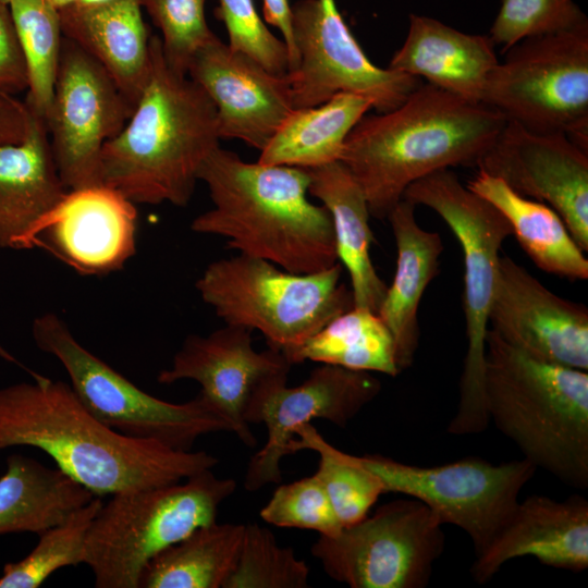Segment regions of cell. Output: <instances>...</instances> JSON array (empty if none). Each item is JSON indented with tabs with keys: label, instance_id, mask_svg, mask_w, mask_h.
Wrapping results in <instances>:
<instances>
[{
	"label": "cell",
	"instance_id": "1",
	"mask_svg": "<svg viewBox=\"0 0 588 588\" xmlns=\"http://www.w3.org/2000/svg\"><path fill=\"white\" fill-rule=\"evenodd\" d=\"M0 389V451L33 446L96 497L175 483L219 462L132 438L99 421L70 383L40 373Z\"/></svg>",
	"mask_w": 588,
	"mask_h": 588
},
{
	"label": "cell",
	"instance_id": "2",
	"mask_svg": "<svg viewBox=\"0 0 588 588\" xmlns=\"http://www.w3.org/2000/svg\"><path fill=\"white\" fill-rule=\"evenodd\" d=\"M506 121L489 106L420 84L395 109L364 115L339 161L363 191L370 216L387 219L417 180L442 169L476 167Z\"/></svg>",
	"mask_w": 588,
	"mask_h": 588
},
{
	"label": "cell",
	"instance_id": "3",
	"mask_svg": "<svg viewBox=\"0 0 588 588\" xmlns=\"http://www.w3.org/2000/svg\"><path fill=\"white\" fill-rule=\"evenodd\" d=\"M198 181L212 207L194 218V232L223 237L229 248L292 273H315L339 262L331 216L307 197V169L246 162L219 146Z\"/></svg>",
	"mask_w": 588,
	"mask_h": 588
},
{
	"label": "cell",
	"instance_id": "4",
	"mask_svg": "<svg viewBox=\"0 0 588 588\" xmlns=\"http://www.w3.org/2000/svg\"><path fill=\"white\" fill-rule=\"evenodd\" d=\"M147 84L122 130L106 143L101 181L132 203L185 207L199 170L218 148L217 110L204 89L172 69L150 37Z\"/></svg>",
	"mask_w": 588,
	"mask_h": 588
},
{
	"label": "cell",
	"instance_id": "5",
	"mask_svg": "<svg viewBox=\"0 0 588 588\" xmlns=\"http://www.w3.org/2000/svg\"><path fill=\"white\" fill-rule=\"evenodd\" d=\"M483 396L489 421L523 457L565 485L588 487V373L535 359L491 329Z\"/></svg>",
	"mask_w": 588,
	"mask_h": 588
},
{
	"label": "cell",
	"instance_id": "6",
	"mask_svg": "<svg viewBox=\"0 0 588 588\" xmlns=\"http://www.w3.org/2000/svg\"><path fill=\"white\" fill-rule=\"evenodd\" d=\"M341 277L340 262L315 273H292L236 253L211 261L195 287L225 324L259 331L289 362L310 336L354 307Z\"/></svg>",
	"mask_w": 588,
	"mask_h": 588
},
{
	"label": "cell",
	"instance_id": "7",
	"mask_svg": "<svg viewBox=\"0 0 588 588\" xmlns=\"http://www.w3.org/2000/svg\"><path fill=\"white\" fill-rule=\"evenodd\" d=\"M236 490L232 478L211 469L166 486L112 494L88 529L83 564L97 588H138L157 554L217 520L219 506Z\"/></svg>",
	"mask_w": 588,
	"mask_h": 588
},
{
	"label": "cell",
	"instance_id": "8",
	"mask_svg": "<svg viewBox=\"0 0 588 588\" xmlns=\"http://www.w3.org/2000/svg\"><path fill=\"white\" fill-rule=\"evenodd\" d=\"M403 199L437 212L462 248L464 262L463 309L467 350L460 380L457 411L448 425L453 436L482 432L489 421L483 396V370L488 317L492 303L500 249L512 229L489 201L463 185L450 169L412 183Z\"/></svg>",
	"mask_w": 588,
	"mask_h": 588
},
{
	"label": "cell",
	"instance_id": "9",
	"mask_svg": "<svg viewBox=\"0 0 588 588\" xmlns=\"http://www.w3.org/2000/svg\"><path fill=\"white\" fill-rule=\"evenodd\" d=\"M32 335L40 351L61 363L71 388L87 411L115 431L180 451H191L204 434L232 432L230 421L199 393L176 404L139 389L85 348L54 313L37 317Z\"/></svg>",
	"mask_w": 588,
	"mask_h": 588
},
{
	"label": "cell",
	"instance_id": "10",
	"mask_svg": "<svg viewBox=\"0 0 588 588\" xmlns=\"http://www.w3.org/2000/svg\"><path fill=\"white\" fill-rule=\"evenodd\" d=\"M489 75L481 103L536 133H560L588 151V23L529 37Z\"/></svg>",
	"mask_w": 588,
	"mask_h": 588
},
{
	"label": "cell",
	"instance_id": "11",
	"mask_svg": "<svg viewBox=\"0 0 588 588\" xmlns=\"http://www.w3.org/2000/svg\"><path fill=\"white\" fill-rule=\"evenodd\" d=\"M442 526L422 502L397 499L335 536L319 535L310 553L351 588H424L444 551Z\"/></svg>",
	"mask_w": 588,
	"mask_h": 588
},
{
	"label": "cell",
	"instance_id": "12",
	"mask_svg": "<svg viewBox=\"0 0 588 588\" xmlns=\"http://www.w3.org/2000/svg\"><path fill=\"white\" fill-rule=\"evenodd\" d=\"M376 475L385 493H400L427 505L442 525H454L471 540L476 556L512 516L536 467L526 458L501 464L468 457L437 466H416L381 455L356 456Z\"/></svg>",
	"mask_w": 588,
	"mask_h": 588
},
{
	"label": "cell",
	"instance_id": "13",
	"mask_svg": "<svg viewBox=\"0 0 588 588\" xmlns=\"http://www.w3.org/2000/svg\"><path fill=\"white\" fill-rule=\"evenodd\" d=\"M297 65L287 73L294 109L319 106L336 94L368 98L378 113L399 107L420 78L373 64L334 0H299L292 7Z\"/></svg>",
	"mask_w": 588,
	"mask_h": 588
},
{
	"label": "cell",
	"instance_id": "14",
	"mask_svg": "<svg viewBox=\"0 0 588 588\" xmlns=\"http://www.w3.org/2000/svg\"><path fill=\"white\" fill-rule=\"evenodd\" d=\"M133 110L100 63L63 36L45 124L57 171L68 191L102 184V149Z\"/></svg>",
	"mask_w": 588,
	"mask_h": 588
},
{
	"label": "cell",
	"instance_id": "15",
	"mask_svg": "<svg viewBox=\"0 0 588 588\" xmlns=\"http://www.w3.org/2000/svg\"><path fill=\"white\" fill-rule=\"evenodd\" d=\"M287 372L264 381L245 413L249 424L267 428L265 445L250 458L244 487L256 491L281 481V461L289 455L294 431L313 419L344 428L381 391L372 372L320 364L296 387L287 385Z\"/></svg>",
	"mask_w": 588,
	"mask_h": 588
},
{
	"label": "cell",
	"instance_id": "16",
	"mask_svg": "<svg viewBox=\"0 0 588 588\" xmlns=\"http://www.w3.org/2000/svg\"><path fill=\"white\" fill-rule=\"evenodd\" d=\"M476 167L549 205L588 250V151L566 135L536 133L506 121Z\"/></svg>",
	"mask_w": 588,
	"mask_h": 588
},
{
	"label": "cell",
	"instance_id": "17",
	"mask_svg": "<svg viewBox=\"0 0 588 588\" xmlns=\"http://www.w3.org/2000/svg\"><path fill=\"white\" fill-rule=\"evenodd\" d=\"M489 329L526 355L588 370V309L548 290L509 256H500Z\"/></svg>",
	"mask_w": 588,
	"mask_h": 588
},
{
	"label": "cell",
	"instance_id": "18",
	"mask_svg": "<svg viewBox=\"0 0 588 588\" xmlns=\"http://www.w3.org/2000/svg\"><path fill=\"white\" fill-rule=\"evenodd\" d=\"M252 331L225 324L207 335H188L169 368L157 380L172 384L193 380L201 394L232 426V432L247 446L256 439L245 420L249 401L267 379L290 371L291 364L280 352L254 348Z\"/></svg>",
	"mask_w": 588,
	"mask_h": 588
},
{
	"label": "cell",
	"instance_id": "19",
	"mask_svg": "<svg viewBox=\"0 0 588 588\" xmlns=\"http://www.w3.org/2000/svg\"><path fill=\"white\" fill-rule=\"evenodd\" d=\"M136 205L105 184L70 189L40 220L30 248L40 246L83 275L124 267L136 253Z\"/></svg>",
	"mask_w": 588,
	"mask_h": 588
},
{
	"label": "cell",
	"instance_id": "20",
	"mask_svg": "<svg viewBox=\"0 0 588 588\" xmlns=\"http://www.w3.org/2000/svg\"><path fill=\"white\" fill-rule=\"evenodd\" d=\"M187 76L217 110L220 139H240L261 151L293 112L286 75H275L219 37L192 58Z\"/></svg>",
	"mask_w": 588,
	"mask_h": 588
},
{
	"label": "cell",
	"instance_id": "21",
	"mask_svg": "<svg viewBox=\"0 0 588 588\" xmlns=\"http://www.w3.org/2000/svg\"><path fill=\"white\" fill-rule=\"evenodd\" d=\"M535 558L559 569L588 567V501L580 495L558 501L532 494L519 501L506 525L476 556L470 573L478 584L490 580L506 562Z\"/></svg>",
	"mask_w": 588,
	"mask_h": 588
},
{
	"label": "cell",
	"instance_id": "22",
	"mask_svg": "<svg viewBox=\"0 0 588 588\" xmlns=\"http://www.w3.org/2000/svg\"><path fill=\"white\" fill-rule=\"evenodd\" d=\"M489 36L460 32L438 20L409 15L403 45L388 68L471 102H480L490 73L499 63Z\"/></svg>",
	"mask_w": 588,
	"mask_h": 588
},
{
	"label": "cell",
	"instance_id": "23",
	"mask_svg": "<svg viewBox=\"0 0 588 588\" xmlns=\"http://www.w3.org/2000/svg\"><path fill=\"white\" fill-rule=\"evenodd\" d=\"M142 11L139 0L59 10L63 36L97 60L133 106L151 65L150 37Z\"/></svg>",
	"mask_w": 588,
	"mask_h": 588
},
{
	"label": "cell",
	"instance_id": "24",
	"mask_svg": "<svg viewBox=\"0 0 588 588\" xmlns=\"http://www.w3.org/2000/svg\"><path fill=\"white\" fill-rule=\"evenodd\" d=\"M66 192L45 121L33 113L26 138L0 147V247L30 248L35 228Z\"/></svg>",
	"mask_w": 588,
	"mask_h": 588
},
{
	"label": "cell",
	"instance_id": "25",
	"mask_svg": "<svg viewBox=\"0 0 588 588\" xmlns=\"http://www.w3.org/2000/svg\"><path fill=\"white\" fill-rule=\"evenodd\" d=\"M415 205L402 199L387 219L396 245V268L377 311L391 332L396 364L402 372L412 366L419 345L418 309L425 291L439 272L441 236L422 229Z\"/></svg>",
	"mask_w": 588,
	"mask_h": 588
},
{
	"label": "cell",
	"instance_id": "26",
	"mask_svg": "<svg viewBox=\"0 0 588 588\" xmlns=\"http://www.w3.org/2000/svg\"><path fill=\"white\" fill-rule=\"evenodd\" d=\"M307 171L308 193L318 198L331 216L338 260L348 272L354 306L377 313L388 285L370 257L373 234L366 197L340 161Z\"/></svg>",
	"mask_w": 588,
	"mask_h": 588
},
{
	"label": "cell",
	"instance_id": "27",
	"mask_svg": "<svg viewBox=\"0 0 588 588\" xmlns=\"http://www.w3.org/2000/svg\"><path fill=\"white\" fill-rule=\"evenodd\" d=\"M466 186L503 215L512 235L539 269L572 281L588 279L584 250L553 208L516 193L502 180L479 170Z\"/></svg>",
	"mask_w": 588,
	"mask_h": 588
},
{
	"label": "cell",
	"instance_id": "28",
	"mask_svg": "<svg viewBox=\"0 0 588 588\" xmlns=\"http://www.w3.org/2000/svg\"><path fill=\"white\" fill-rule=\"evenodd\" d=\"M95 497L58 467L12 454L0 477V535H39Z\"/></svg>",
	"mask_w": 588,
	"mask_h": 588
},
{
	"label": "cell",
	"instance_id": "29",
	"mask_svg": "<svg viewBox=\"0 0 588 588\" xmlns=\"http://www.w3.org/2000/svg\"><path fill=\"white\" fill-rule=\"evenodd\" d=\"M371 108L368 98L341 93L319 106L294 109L258 162L310 169L339 161L346 137Z\"/></svg>",
	"mask_w": 588,
	"mask_h": 588
},
{
	"label": "cell",
	"instance_id": "30",
	"mask_svg": "<svg viewBox=\"0 0 588 588\" xmlns=\"http://www.w3.org/2000/svg\"><path fill=\"white\" fill-rule=\"evenodd\" d=\"M245 524L212 522L167 548L144 568L138 588H223Z\"/></svg>",
	"mask_w": 588,
	"mask_h": 588
},
{
	"label": "cell",
	"instance_id": "31",
	"mask_svg": "<svg viewBox=\"0 0 588 588\" xmlns=\"http://www.w3.org/2000/svg\"><path fill=\"white\" fill-rule=\"evenodd\" d=\"M311 360L352 370L401 373L394 340L379 315L353 307L328 322L289 358L291 365Z\"/></svg>",
	"mask_w": 588,
	"mask_h": 588
},
{
	"label": "cell",
	"instance_id": "32",
	"mask_svg": "<svg viewBox=\"0 0 588 588\" xmlns=\"http://www.w3.org/2000/svg\"><path fill=\"white\" fill-rule=\"evenodd\" d=\"M8 5L27 72L25 102L45 121L63 40L60 13L48 0H11Z\"/></svg>",
	"mask_w": 588,
	"mask_h": 588
},
{
	"label": "cell",
	"instance_id": "33",
	"mask_svg": "<svg viewBox=\"0 0 588 588\" xmlns=\"http://www.w3.org/2000/svg\"><path fill=\"white\" fill-rule=\"evenodd\" d=\"M302 450H311L319 455L315 474L343 527L366 517L379 497L385 493L379 478L360 465L355 455L332 446L310 422L294 431L289 446L290 454Z\"/></svg>",
	"mask_w": 588,
	"mask_h": 588
},
{
	"label": "cell",
	"instance_id": "34",
	"mask_svg": "<svg viewBox=\"0 0 588 588\" xmlns=\"http://www.w3.org/2000/svg\"><path fill=\"white\" fill-rule=\"evenodd\" d=\"M102 503L101 497H95L61 523L40 532L29 554L4 564L0 588H38L57 569L83 563L85 539Z\"/></svg>",
	"mask_w": 588,
	"mask_h": 588
},
{
	"label": "cell",
	"instance_id": "35",
	"mask_svg": "<svg viewBox=\"0 0 588 588\" xmlns=\"http://www.w3.org/2000/svg\"><path fill=\"white\" fill-rule=\"evenodd\" d=\"M308 579V565L293 548L281 546L269 529L249 523L223 588H306Z\"/></svg>",
	"mask_w": 588,
	"mask_h": 588
},
{
	"label": "cell",
	"instance_id": "36",
	"mask_svg": "<svg viewBox=\"0 0 588 588\" xmlns=\"http://www.w3.org/2000/svg\"><path fill=\"white\" fill-rule=\"evenodd\" d=\"M207 0H139L142 9L161 32L168 64L186 74L194 54L218 37L205 16Z\"/></svg>",
	"mask_w": 588,
	"mask_h": 588
},
{
	"label": "cell",
	"instance_id": "37",
	"mask_svg": "<svg viewBox=\"0 0 588 588\" xmlns=\"http://www.w3.org/2000/svg\"><path fill=\"white\" fill-rule=\"evenodd\" d=\"M588 23L573 0H502L489 37L504 53L523 39Z\"/></svg>",
	"mask_w": 588,
	"mask_h": 588
},
{
	"label": "cell",
	"instance_id": "38",
	"mask_svg": "<svg viewBox=\"0 0 588 588\" xmlns=\"http://www.w3.org/2000/svg\"><path fill=\"white\" fill-rule=\"evenodd\" d=\"M260 517L273 526L309 529L322 536H335L343 528L316 474L279 486Z\"/></svg>",
	"mask_w": 588,
	"mask_h": 588
},
{
	"label": "cell",
	"instance_id": "39",
	"mask_svg": "<svg viewBox=\"0 0 588 588\" xmlns=\"http://www.w3.org/2000/svg\"><path fill=\"white\" fill-rule=\"evenodd\" d=\"M216 15L223 22L233 50L249 56L275 75L289 73L287 47L261 21L253 0H219Z\"/></svg>",
	"mask_w": 588,
	"mask_h": 588
},
{
	"label": "cell",
	"instance_id": "40",
	"mask_svg": "<svg viewBox=\"0 0 588 588\" xmlns=\"http://www.w3.org/2000/svg\"><path fill=\"white\" fill-rule=\"evenodd\" d=\"M27 89V72L8 4L0 2V91Z\"/></svg>",
	"mask_w": 588,
	"mask_h": 588
},
{
	"label": "cell",
	"instance_id": "41",
	"mask_svg": "<svg viewBox=\"0 0 588 588\" xmlns=\"http://www.w3.org/2000/svg\"><path fill=\"white\" fill-rule=\"evenodd\" d=\"M32 118L25 101L0 91V147L22 143L28 134Z\"/></svg>",
	"mask_w": 588,
	"mask_h": 588
},
{
	"label": "cell",
	"instance_id": "42",
	"mask_svg": "<svg viewBox=\"0 0 588 588\" xmlns=\"http://www.w3.org/2000/svg\"><path fill=\"white\" fill-rule=\"evenodd\" d=\"M264 17L266 22L277 27L282 34L290 58V71L297 65L292 32V7L289 0H264Z\"/></svg>",
	"mask_w": 588,
	"mask_h": 588
},
{
	"label": "cell",
	"instance_id": "43",
	"mask_svg": "<svg viewBox=\"0 0 588 588\" xmlns=\"http://www.w3.org/2000/svg\"><path fill=\"white\" fill-rule=\"evenodd\" d=\"M0 358H2L5 362L21 366L22 368L27 370L29 373L33 372V370H29L28 368L20 364V362L1 343H0Z\"/></svg>",
	"mask_w": 588,
	"mask_h": 588
},
{
	"label": "cell",
	"instance_id": "44",
	"mask_svg": "<svg viewBox=\"0 0 588 588\" xmlns=\"http://www.w3.org/2000/svg\"><path fill=\"white\" fill-rule=\"evenodd\" d=\"M110 1H112V0H76L72 4L77 5V7H96V5L105 4V3L110 2ZM72 4H70V5H72Z\"/></svg>",
	"mask_w": 588,
	"mask_h": 588
},
{
	"label": "cell",
	"instance_id": "45",
	"mask_svg": "<svg viewBox=\"0 0 588 588\" xmlns=\"http://www.w3.org/2000/svg\"><path fill=\"white\" fill-rule=\"evenodd\" d=\"M54 8L58 10H61L72 3H74L76 0H48Z\"/></svg>",
	"mask_w": 588,
	"mask_h": 588
},
{
	"label": "cell",
	"instance_id": "46",
	"mask_svg": "<svg viewBox=\"0 0 588 588\" xmlns=\"http://www.w3.org/2000/svg\"><path fill=\"white\" fill-rule=\"evenodd\" d=\"M11 0H0V2L4 3V4H9Z\"/></svg>",
	"mask_w": 588,
	"mask_h": 588
}]
</instances>
